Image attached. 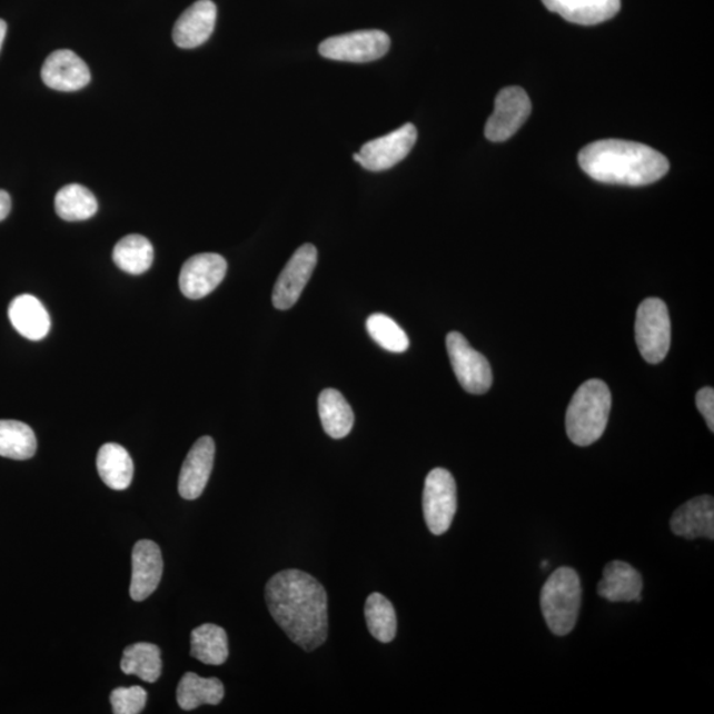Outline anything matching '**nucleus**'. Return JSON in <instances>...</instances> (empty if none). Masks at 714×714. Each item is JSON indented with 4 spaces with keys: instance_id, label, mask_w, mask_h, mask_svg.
<instances>
[{
    "instance_id": "obj_22",
    "label": "nucleus",
    "mask_w": 714,
    "mask_h": 714,
    "mask_svg": "<svg viewBox=\"0 0 714 714\" xmlns=\"http://www.w3.org/2000/svg\"><path fill=\"white\" fill-rule=\"evenodd\" d=\"M97 470L105 485L117 489V492H122L131 485L135 464L125 447L107 444L98 452Z\"/></svg>"
},
{
    "instance_id": "obj_7",
    "label": "nucleus",
    "mask_w": 714,
    "mask_h": 714,
    "mask_svg": "<svg viewBox=\"0 0 714 714\" xmlns=\"http://www.w3.org/2000/svg\"><path fill=\"white\" fill-rule=\"evenodd\" d=\"M446 347L454 374L462 388L473 395L486 394L494 380L493 370L486 357L476 351L459 333L447 335Z\"/></svg>"
},
{
    "instance_id": "obj_4",
    "label": "nucleus",
    "mask_w": 714,
    "mask_h": 714,
    "mask_svg": "<svg viewBox=\"0 0 714 714\" xmlns=\"http://www.w3.org/2000/svg\"><path fill=\"white\" fill-rule=\"evenodd\" d=\"M583 587L576 571L559 568L543 586L542 611L551 632L565 636L573 632L578 619Z\"/></svg>"
},
{
    "instance_id": "obj_6",
    "label": "nucleus",
    "mask_w": 714,
    "mask_h": 714,
    "mask_svg": "<svg viewBox=\"0 0 714 714\" xmlns=\"http://www.w3.org/2000/svg\"><path fill=\"white\" fill-rule=\"evenodd\" d=\"M423 507L425 522L432 534H446L457 514V485L445 468H434L426 476Z\"/></svg>"
},
{
    "instance_id": "obj_5",
    "label": "nucleus",
    "mask_w": 714,
    "mask_h": 714,
    "mask_svg": "<svg viewBox=\"0 0 714 714\" xmlns=\"http://www.w3.org/2000/svg\"><path fill=\"white\" fill-rule=\"evenodd\" d=\"M635 339L643 359L657 364L667 356L671 346V320L667 305L660 298L643 300L636 313Z\"/></svg>"
},
{
    "instance_id": "obj_3",
    "label": "nucleus",
    "mask_w": 714,
    "mask_h": 714,
    "mask_svg": "<svg viewBox=\"0 0 714 714\" xmlns=\"http://www.w3.org/2000/svg\"><path fill=\"white\" fill-rule=\"evenodd\" d=\"M612 394L604 381L592 379L574 394L566 411V433L574 445L591 446L605 433Z\"/></svg>"
},
{
    "instance_id": "obj_24",
    "label": "nucleus",
    "mask_w": 714,
    "mask_h": 714,
    "mask_svg": "<svg viewBox=\"0 0 714 714\" xmlns=\"http://www.w3.org/2000/svg\"><path fill=\"white\" fill-rule=\"evenodd\" d=\"M229 655L226 629L214 623L196 627L191 633V656L209 666H221Z\"/></svg>"
},
{
    "instance_id": "obj_32",
    "label": "nucleus",
    "mask_w": 714,
    "mask_h": 714,
    "mask_svg": "<svg viewBox=\"0 0 714 714\" xmlns=\"http://www.w3.org/2000/svg\"><path fill=\"white\" fill-rule=\"evenodd\" d=\"M696 406L705 418L706 425L711 432L714 430V390L706 387L697 391Z\"/></svg>"
},
{
    "instance_id": "obj_9",
    "label": "nucleus",
    "mask_w": 714,
    "mask_h": 714,
    "mask_svg": "<svg viewBox=\"0 0 714 714\" xmlns=\"http://www.w3.org/2000/svg\"><path fill=\"white\" fill-rule=\"evenodd\" d=\"M417 129L413 123H405L389 135L374 139L354 153V159L368 171L389 170L409 156L417 142Z\"/></svg>"
},
{
    "instance_id": "obj_10",
    "label": "nucleus",
    "mask_w": 714,
    "mask_h": 714,
    "mask_svg": "<svg viewBox=\"0 0 714 714\" xmlns=\"http://www.w3.org/2000/svg\"><path fill=\"white\" fill-rule=\"evenodd\" d=\"M532 103L519 87L503 89L496 97L494 113L488 118L485 136L488 141L504 142L515 136L530 116Z\"/></svg>"
},
{
    "instance_id": "obj_27",
    "label": "nucleus",
    "mask_w": 714,
    "mask_h": 714,
    "mask_svg": "<svg viewBox=\"0 0 714 714\" xmlns=\"http://www.w3.org/2000/svg\"><path fill=\"white\" fill-rule=\"evenodd\" d=\"M54 209L62 220L83 221L96 215L98 202L87 187L68 185L56 195Z\"/></svg>"
},
{
    "instance_id": "obj_35",
    "label": "nucleus",
    "mask_w": 714,
    "mask_h": 714,
    "mask_svg": "<svg viewBox=\"0 0 714 714\" xmlns=\"http://www.w3.org/2000/svg\"><path fill=\"white\" fill-rule=\"evenodd\" d=\"M547 565H548V563H547V562H543V564H542V568H547Z\"/></svg>"
},
{
    "instance_id": "obj_26",
    "label": "nucleus",
    "mask_w": 714,
    "mask_h": 714,
    "mask_svg": "<svg viewBox=\"0 0 714 714\" xmlns=\"http://www.w3.org/2000/svg\"><path fill=\"white\" fill-rule=\"evenodd\" d=\"M38 449L37 436L27 424L0 419V457L26 460Z\"/></svg>"
},
{
    "instance_id": "obj_19",
    "label": "nucleus",
    "mask_w": 714,
    "mask_h": 714,
    "mask_svg": "<svg viewBox=\"0 0 714 714\" xmlns=\"http://www.w3.org/2000/svg\"><path fill=\"white\" fill-rule=\"evenodd\" d=\"M643 578L632 565L612 562L605 566L598 584V594L611 602H641Z\"/></svg>"
},
{
    "instance_id": "obj_12",
    "label": "nucleus",
    "mask_w": 714,
    "mask_h": 714,
    "mask_svg": "<svg viewBox=\"0 0 714 714\" xmlns=\"http://www.w3.org/2000/svg\"><path fill=\"white\" fill-rule=\"evenodd\" d=\"M227 269L226 258L220 255H196L187 260L181 268L180 290L190 299L205 298L222 282Z\"/></svg>"
},
{
    "instance_id": "obj_13",
    "label": "nucleus",
    "mask_w": 714,
    "mask_h": 714,
    "mask_svg": "<svg viewBox=\"0 0 714 714\" xmlns=\"http://www.w3.org/2000/svg\"><path fill=\"white\" fill-rule=\"evenodd\" d=\"M41 79L48 88L59 92H76L90 82L86 61L69 49H59L49 54L41 68Z\"/></svg>"
},
{
    "instance_id": "obj_17",
    "label": "nucleus",
    "mask_w": 714,
    "mask_h": 714,
    "mask_svg": "<svg viewBox=\"0 0 714 714\" xmlns=\"http://www.w3.org/2000/svg\"><path fill=\"white\" fill-rule=\"evenodd\" d=\"M671 529L676 536L695 541L714 538V500L710 495L697 496L683 504L671 517Z\"/></svg>"
},
{
    "instance_id": "obj_8",
    "label": "nucleus",
    "mask_w": 714,
    "mask_h": 714,
    "mask_svg": "<svg viewBox=\"0 0 714 714\" xmlns=\"http://www.w3.org/2000/svg\"><path fill=\"white\" fill-rule=\"evenodd\" d=\"M390 39L380 30H364L328 38L319 46L326 59L346 62H370L387 54Z\"/></svg>"
},
{
    "instance_id": "obj_18",
    "label": "nucleus",
    "mask_w": 714,
    "mask_h": 714,
    "mask_svg": "<svg viewBox=\"0 0 714 714\" xmlns=\"http://www.w3.org/2000/svg\"><path fill=\"white\" fill-rule=\"evenodd\" d=\"M543 3L568 22L581 26L604 23L621 10V0H543Z\"/></svg>"
},
{
    "instance_id": "obj_29",
    "label": "nucleus",
    "mask_w": 714,
    "mask_h": 714,
    "mask_svg": "<svg viewBox=\"0 0 714 714\" xmlns=\"http://www.w3.org/2000/svg\"><path fill=\"white\" fill-rule=\"evenodd\" d=\"M366 621L369 633L381 643L395 639L397 633L396 611L391 602L380 593L370 594L366 602Z\"/></svg>"
},
{
    "instance_id": "obj_11",
    "label": "nucleus",
    "mask_w": 714,
    "mask_h": 714,
    "mask_svg": "<svg viewBox=\"0 0 714 714\" xmlns=\"http://www.w3.org/2000/svg\"><path fill=\"white\" fill-rule=\"evenodd\" d=\"M318 261V250L311 244H305L279 275L275 289H272V305L278 310H289L298 303L307 282L310 281L315 266Z\"/></svg>"
},
{
    "instance_id": "obj_34",
    "label": "nucleus",
    "mask_w": 714,
    "mask_h": 714,
    "mask_svg": "<svg viewBox=\"0 0 714 714\" xmlns=\"http://www.w3.org/2000/svg\"><path fill=\"white\" fill-rule=\"evenodd\" d=\"M7 24L4 20L0 19V49H2L3 41L6 39Z\"/></svg>"
},
{
    "instance_id": "obj_20",
    "label": "nucleus",
    "mask_w": 714,
    "mask_h": 714,
    "mask_svg": "<svg viewBox=\"0 0 714 714\" xmlns=\"http://www.w3.org/2000/svg\"><path fill=\"white\" fill-rule=\"evenodd\" d=\"M9 317L13 328L33 341L44 339L51 330V318L46 307L30 294H23L12 300Z\"/></svg>"
},
{
    "instance_id": "obj_25",
    "label": "nucleus",
    "mask_w": 714,
    "mask_h": 714,
    "mask_svg": "<svg viewBox=\"0 0 714 714\" xmlns=\"http://www.w3.org/2000/svg\"><path fill=\"white\" fill-rule=\"evenodd\" d=\"M126 675H136L146 683H156L162 674V656L156 644L136 643L126 647L121 661Z\"/></svg>"
},
{
    "instance_id": "obj_30",
    "label": "nucleus",
    "mask_w": 714,
    "mask_h": 714,
    "mask_svg": "<svg viewBox=\"0 0 714 714\" xmlns=\"http://www.w3.org/2000/svg\"><path fill=\"white\" fill-rule=\"evenodd\" d=\"M367 331L377 345L389 353L401 354L409 348L408 335L388 315H370L367 319Z\"/></svg>"
},
{
    "instance_id": "obj_23",
    "label": "nucleus",
    "mask_w": 714,
    "mask_h": 714,
    "mask_svg": "<svg viewBox=\"0 0 714 714\" xmlns=\"http://www.w3.org/2000/svg\"><path fill=\"white\" fill-rule=\"evenodd\" d=\"M177 698L180 708L185 711H192L205 704L217 705L222 702L224 685L219 678H205L187 672L178 685Z\"/></svg>"
},
{
    "instance_id": "obj_2",
    "label": "nucleus",
    "mask_w": 714,
    "mask_h": 714,
    "mask_svg": "<svg viewBox=\"0 0 714 714\" xmlns=\"http://www.w3.org/2000/svg\"><path fill=\"white\" fill-rule=\"evenodd\" d=\"M578 163L601 184L628 187L653 185L670 170L668 159L660 151L621 139L587 145L579 152Z\"/></svg>"
},
{
    "instance_id": "obj_28",
    "label": "nucleus",
    "mask_w": 714,
    "mask_h": 714,
    "mask_svg": "<svg viewBox=\"0 0 714 714\" xmlns=\"http://www.w3.org/2000/svg\"><path fill=\"white\" fill-rule=\"evenodd\" d=\"M113 260L119 269L129 275H142L153 262L152 245L143 236H126L117 242Z\"/></svg>"
},
{
    "instance_id": "obj_1",
    "label": "nucleus",
    "mask_w": 714,
    "mask_h": 714,
    "mask_svg": "<svg viewBox=\"0 0 714 714\" xmlns=\"http://www.w3.org/2000/svg\"><path fill=\"white\" fill-rule=\"evenodd\" d=\"M272 619L297 646L311 653L327 639V593L318 579L298 569L276 574L265 587Z\"/></svg>"
},
{
    "instance_id": "obj_16",
    "label": "nucleus",
    "mask_w": 714,
    "mask_h": 714,
    "mask_svg": "<svg viewBox=\"0 0 714 714\" xmlns=\"http://www.w3.org/2000/svg\"><path fill=\"white\" fill-rule=\"evenodd\" d=\"M217 19V7L212 0H199L181 13L173 26V43L191 49L205 44L211 38Z\"/></svg>"
},
{
    "instance_id": "obj_21",
    "label": "nucleus",
    "mask_w": 714,
    "mask_h": 714,
    "mask_svg": "<svg viewBox=\"0 0 714 714\" xmlns=\"http://www.w3.org/2000/svg\"><path fill=\"white\" fill-rule=\"evenodd\" d=\"M319 417L325 432L334 439H341L351 433L355 416L351 408L339 390L325 389L318 400Z\"/></svg>"
},
{
    "instance_id": "obj_15",
    "label": "nucleus",
    "mask_w": 714,
    "mask_h": 714,
    "mask_svg": "<svg viewBox=\"0 0 714 714\" xmlns=\"http://www.w3.org/2000/svg\"><path fill=\"white\" fill-rule=\"evenodd\" d=\"M215 452L211 437H201L196 440L179 475L178 488L181 498L187 500L200 498L212 473Z\"/></svg>"
},
{
    "instance_id": "obj_33",
    "label": "nucleus",
    "mask_w": 714,
    "mask_h": 714,
    "mask_svg": "<svg viewBox=\"0 0 714 714\" xmlns=\"http://www.w3.org/2000/svg\"><path fill=\"white\" fill-rule=\"evenodd\" d=\"M11 211V198L9 192L0 190V221H3Z\"/></svg>"
},
{
    "instance_id": "obj_31",
    "label": "nucleus",
    "mask_w": 714,
    "mask_h": 714,
    "mask_svg": "<svg viewBox=\"0 0 714 714\" xmlns=\"http://www.w3.org/2000/svg\"><path fill=\"white\" fill-rule=\"evenodd\" d=\"M147 692L142 687L117 688L111 692L110 703L116 714H138L145 710Z\"/></svg>"
},
{
    "instance_id": "obj_14",
    "label": "nucleus",
    "mask_w": 714,
    "mask_h": 714,
    "mask_svg": "<svg viewBox=\"0 0 714 714\" xmlns=\"http://www.w3.org/2000/svg\"><path fill=\"white\" fill-rule=\"evenodd\" d=\"M130 597L137 602L149 598L162 579L163 558L158 545L141 541L132 549Z\"/></svg>"
}]
</instances>
